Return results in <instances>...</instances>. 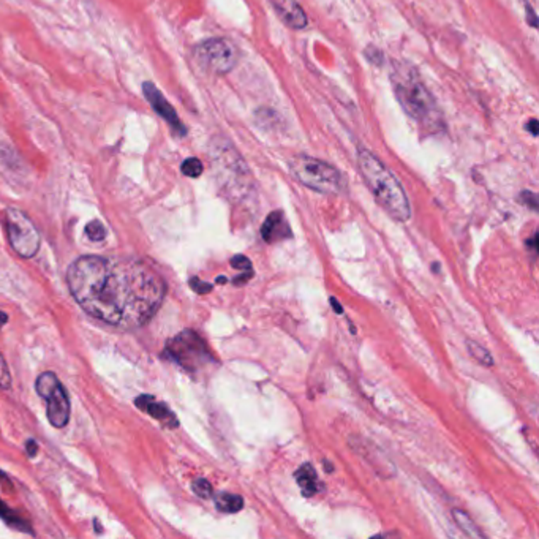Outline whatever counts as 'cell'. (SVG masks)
<instances>
[{"label":"cell","instance_id":"obj_7","mask_svg":"<svg viewBox=\"0 0 539 539\" xmlns=\"http://www.w3.org/2000/svg\"><path fill=\"white\" fill-rule=\"evenodd\" d=\"M35 386L38 394L48 403L49 422L57 429L65 427L70 419V401L62 383L52 372H45L37 378Z\"/></svg>","mask_w":539,"mask_h":539},{"label":"cell","instance_id":"obj_4","mask_svg":"<svg viewBox=\"0 0 539 539\" xmlns=\"http://www.w3.org/2000/svg\"><path fill=\"white\" fill-rule=\"evenodd\" d=\"M290 171L299 182L315 191L326 193V195H338L347 190V182H345L342 172L318 158L307 155L291 158Z\"/></svg>","mask_w":539,"mask_h":539},{"label":"cell","instance_id":"obj_9","mask_svg":"<svg viewBox=\"0 0 539 539\" xmlns=\"http://www.w3.org/2000/svg\"><path fill=\"white\" fill-rule=\"evenodd\" d=\"M143 92L146 98H148V102L150 103L152 109H154L157 114L163 119V121L168 122L171 125V129L174 130L177 135L181 136L187 135V129H185V125L182 124L181 119H179L176 109L172 108L171 103L163 97V94L158 90V88L154 83H144Z\"/></svg>","mask_w":539,"mask_h":539},{"label":"cell","instance_id":"obj_28","mask_svg":"<svg viewBox=\"0 0 539 539\" xmlns=\"http://www.w3.org/2000/svg\"><path fill=\"white\" fill-rule=\"evenodd\" d=\"M331 304H332V307H334L336 314H338V315H342V314H343V307H342L340 304L337 302V299H336V297H331Z\"/></svg>","mask_w":539,"mask_h":539},{"label":"cell","instance_id":"obj_13","mask_svg":"<svg viewBox=\"0 0 539 539\" xmlns=\"http://www.w3.org/2000/svg\"><path fill=\"white\" fill-rule=\"evenodd\" d=\"M261 236L268 244L278 242L282 239H286L291 236L288 222L285 220V217L280 211H276L269 214L261 226Z\"/></svg>","mask_w":539,"mask_h":539},{"label":"cell","instance_id":"obj_8","mask_svg":"<svg viewBox=\"0 0 539 539\" xmlns=\"http://www.w3.org/2000/svg\"><path fill=\"white\" fill-rule=\"evenodd\" d=\"M195 57L206 70L217 75L230 73L237 62L235 45L225 38H212L199 43L195 49Z\"/></svg>","mask_w":539,"mask_h":539},{"label":"cell","instance_id":"obj_15","mask_svg":"<svg viewBox=\"0 0 539 539\" xmlns=\"http://www.w3.org/2000/svg\"><path fill=\"white\" fill-rule=\"evenodd\" d=\"M215 507L218 511L228 512V514H235V512H239L244 508V500L242 497L239 495L222 492V494H218L215 497Z\"/></svg>","mask_w":539,"mask_h":539},{"label":"cell","instance_id":"obj_22","mask_svg":"<svg viewBox=\"0 0 539 539\" xmlns=\"http://www.w3.org/2000/svg\"><path fill=\"white\" fill-rule=\"evenodd\" d=\"M231 266L235 269H239V271H249V269H251L250 259L247 256H244V255L232 256L231 258Z\"/></svg>","mask_w":539,"mask_h":539},{"label":"cell","instance_id":"obj_21","mask_svg":"<svg viewBox=\"0 0 539 539\" xmlns=\"http://www.w3.org/2000/svg\"><path fill=\"white\" fill-rule=\"evenodd\" d=\"M10 384H11L10 372H8V367H6V364L4 361V356L0 355V388L8 389Z\"/></svg>","mask_w":539,"mask_h":539},{"label":"cell","instance_id":"obj_11","mask_svg":"<svg viewBox=\"0 0 539 539\" xmlns=\"http://www.w3.org/2000/svg\"><path fill=\"white\" fill-rule=\"evenodd\" d=\"M351 444H353V448L356 449L357 454H361L365 461H367L372 467L378 471V473L384 475V478H391L392 475L396 473V470H394V467H392L389 458H386L381 454V451L377 448V446H374L365 440H361V438H359V440H356V442L351 440Z\"/></svg>","mask_w":539,"mask_h":539},{"label":"cell","instance_id":"obj_29","mask_svg":"<svg viewBox=\"0 0 539 539\" xmlns=\"http://www.w3.org/2000/svg\"><path fill=\"white\" fill-rule=\"evenodd\" d=\"M6 319H8V315H6L5 312L0 310V326H4L6 323Z\"/></svg>","mask_w":539,"mask_h":539},{"label":"cell","instance_id":"obj_19","mask_svg":"<svg viewBox=\"0 0 539 539\" xmlns=\"http://www.w3.org/2000/svg\"><path fill=\"white\" fill-rule=\"evenodd\" d=\"M191 489L198 497H201V498H211L212 494H214V489H212L211 482L204 478L195 479V481L191 482Z\"/></svg>","mask_w":539,"mask_h":539},{"label":"cell","instance_id":"obj_31","mask_svg":"<svg viewBox=\"0 0 539 539\" xmlns=\"http://www.w3.org/2000/svg\"><path fill=\"white\" fill-rule=\"evenodd\" d=\"M324 465H326V468H328V471H332V467L329 465V462H324Z\"/></svg>","mask_w":539,"mask_h":539},{"label":"cell","instance_id":"obj_30","mask_svg":"<svg viewBox=\"0 0 539 539\" xmlns=\"http://www.w3.org/2000/svg\"><path fill=\"white\" fill-rule=\"evenodd\" d=\"M217 282H218V283H225V282H226V278H225V277H218V278H217Z\"/></svg>","mask_w":539,"mask_h":539},{"label":"cell","instance_id":"obj_10","mask_svg":"<svg viewBox=\"0 0 539 539\" xmlns=\"http://www.w3.org/2000/svg\"><path fill=\"white\" fill-rule=\"evenodd\" d=\"M271 5L280 21L291 29H304L309 24L307 15L296 0H271Z\"/></svg>","mask_w":539,"mask_h":539},{"label":"cell","instance_id":"obj_24","mask_svg":"<svg viewBox=\"0 0 539 539\" xmlns=\"http://www.w3.org/2000/svg\"><path fill=\"white\" fill-rule=\"evenodd\" d=\"M522 198H523V201L527 203L531 209H535V211L538 209V198H536L535 193H531V191H523V193H522Z\"/></svg>","mask_w":539,"mask_h":539},{"label":"cell","instance_id":"obj_25","mask_svg":"<svg viewBox=\"0 0 539 539\" xmlns=\"http://www.w3.org/2000/svg\"><path fill=\"white\" fill-rule=\"evenodd\" d=\"M249 278H251V269L244 271V274H242V276L235 277V280H232V283H235V285H242V283L247 282Z\"/></svg>","mask_w":539,"mask_h":539},{"label":"cell","instance_id":"obj_14","mask_svg":"<svg viewBox=\"0 0 539 539\" xmlns=\"http://www.w3.org/2000/svg\"><path fill=\"white\" fill-rule=\"evenodd\" d=\"M296 482L302 490L304 497H312L323 490V484L319 482L315 468L310 463H304L301 468L296 471Z\"/></svg>","mask_w":539,"mask_h":539},{"label":"cell","instance_id":"obj_27","mask_svg":"<svg viewBox=\"0 0 539 539\" xmlns=\"http://www.w3.org/2000/svg\"><path fill=\"white\" fill-rule=\"evenodd\" d=\"M527 129H528V131H530L533 136L538 135V121H536V119H531Z\"/></svg>","mask_w":539,"mask_h":539},{"label":"cell","instance_id":"obj_6","mask_svg":"<svg viewBox=\"0 0 539 539\" xmlns=\"http://www.w3.org/2000/svg\"><path fill=\"white\" fill-rule=\"evenodd\" d=\"M5 220L11 249L23 258L35 256L40 249V235L30 218L21 211L8 209Z\"/></svg>","mask_w":539,"mask_h":539},{"label":"cell","instance_id":"obj_16","mask_svg":"<svg viewBox=\"0 0 539 539\" xmlns=\"http://www.w3.org/2000/svg\"><path fill=\"white\" fill-rule=\"evenodd\" d=\"M452 516H454V521L458 525V528L463 531V535H467L470 538H482L484 536L481 531H479V528L476 527L473 519H471L467 512H463L461 509H454L452 511Z\"/></svg>","mask_w":539,"mask_h":539},{"label":"cell","instance_id":"obj_17","mask_svg":"<svg viewBox=\"0 0 539 539\" xmlns=\"http://www.w3.org/2000/svg\"><path fill=\"white\" fill-rule=\"evenodd\" d=\"M467 348L471 357H475L479 364L484 365V367H492V365H494V357H492L489 350H485L481 343L467 340Z\"/></svg>","mask_w":539,"mask_h":539},{"label":"cell","instance_id":"obj_12","mask_svg":"<svg viewBox=\"0 0 539 539\" xmlns=\"http://www.w3.org/2000/svg\"><path fill=\"white\" fill-rule=\"evenodd\" d=\"M136 407L141 408L143 411L148 413L149 416H152L154 419H157V421L162 422L163 425H166V427H171L174 429L179 425V421L174 413H172L168 405H165L162 402H157L155 397L152 396H139L136 397Z\"/></svg>","mask_w":539,"mask_h":539},{"label":"cell","instance_id":"obj_1","mask_svg":"<svg viewBox=\"0 0 539 539\" xmlns=\"http://www.w3.org/2000/svg\"><path fill=\"white\" fill-rule=\"evenodd\" d=\"M66 283L84 312L121 329L148 323L166 292L162 277L133 258L81 256L66 271Z\"/></svg>","mask_w":539,"mask_h":539},{"label":"cell","instance_id":"obj_20","mask_svg":"<svg viewBox=\"0 0 539 539\" xmlns=\"http://www.w3.org/2000/svg\"><path fill=\"white\" fill-rule=\"evenodd\" d=\"M85 235H88V237L90 239V241L94 242H100L103 241V239L106 237V230L105 226L100 223L98 220H94L88 223V226H85Z\"/></svg>","mask_w":539,"mask_h":539},{"label":"cell","instance_id":"obj_23","mask_svg":"<svg viewBox=\"0 0 539 539\" xmlns=\"http://www.w3.org/2000/svg\"><path fill=\"white\" fill-rule=\"evenodd\" d=\"M190 286L191 290L198 292V295H206V292H209L212 290V285L211 283H206V282H201L199 278H191L190 280Z\"/></svg>","mask_w":539,"mask_h":539},{"label":"cell","instance_id":"obj_32","mask_svg":"<svg viewBox=\"0 0 539 539\" xmlns=\"http://www.w3.org/2000/svg\"><path fill=\"white\" fill-rule=\"evenodd\" d=\"M438 271H440V266H437V264H434V272H438Z\"/></svg>","mask_w":539,"mask_h":539},{"label":"cell","instance_id":"obj_5","mask_svg":"<svg viewBox=\"0 0 539 539\" xmlns=\"http://www.w3.org/2000/svg\"><path fill=\"white\" fill-rule=\"evenodd\" d=\"M165 356L172 359L190 374H196V372L203 370L206 365L214 362L208 345L196 332L190 329L182 331L181 334H177L166 343Z\"/></svg>","mask_w":539,"mask_h":539},{"label":"cell","instance_id":"obj_2","mask_svg":"<svg viewBox=\"0 0 539 539\" xmlns=\"http://www.w3.org/2000/svg\"><path fill=\"white\" fill-rule=\"evenodd\" d=\"M359 171L367 184L377 203L398 222H408L411 217V208L403 185L396 177L374 152L365 148L357 149Z\"/></svg>","mask_w":539,"mask_h":539},{"label":"cell","instance_id":"obj_18","mask_svg":"<svg viewBox=\"0 0 539 539\" xmlns=\"http://www.w3.org/2000/svg\"><path fill=\"white\" fill-rule=\"evenodd\" d=\"M203 170H204V166L201 163V160H198L195 157H190L182 163V172L185 176L191 177V179H196V177L201 176Z\"/></svg>","mask_w":539,"mask_h":539},{"label":"cell","instance_id":"obj_26","mask_svg":"<svg viewBox=\"0 0 539 539\" xmlns=\"http://www.w3.org/2000/svg\"><path fill=\"white\" fill-rule=\"evenodd\" d=\"M25 449H28L29 457H35L37 456V451H38V446H37V443L33 442V440H29L28 444H25Z\"/></svg>","mask_w":539,"mask_h":539},{"label":"cell","instance_id":"obj_3","mask_svg":"<svg viewBox=\"0 0 539 539\" xmlns=\"http://www.w3.org/2000/svg\"><path fill=\"white\" fill-rule=\"evenodd\" d=\"M391 83L398 103L410 117L425 127L438 125L435 100L413 66L394 62L391 69Z\"/></svg>","mask_w":539,"mask_h":539}]
</instances>
